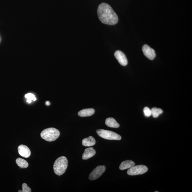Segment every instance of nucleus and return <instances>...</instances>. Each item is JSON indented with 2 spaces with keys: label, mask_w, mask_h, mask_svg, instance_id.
Masks as SVG:
<instances>
[{
  "label": "nucleus",
  "mask_w": 192,
  "mask_h": 192,
  "mask_svg": "<svg viewBox=\"0 0 192 192\" xmlns=\"http://www.w3.org/2000/svg\"><path fill=\"white\" fill-rule=\"evenodd\" d=\"M98 15L100 21L104 24L114 25L119 21L117 15L108 4L102 3L98 6Z\"/></svg>",
  "instance_id": "obj_1"
},
{
  "label": "nucleus",
  "mask_w": 192,
  "mask_h": 192,
  "mask_svg": "<svg viewBox=\"0 0 192 192\" xmlns=\"http://www.w3.org/2000/svg\"><path fill=\"white\" fill-rule=\"evenodd\" d=\"M68 160L64 156L60 157L56 160L53 165V170L56 175L61 176L65 172L68 167Z\"/></svg>",
  "instance_id": "obj_2"
},
{
  "label": "nucleus",
  "mask_w": 192,
  "mask_h": 192,
  "mask_svg": "<svg viewBox=\"0 0 192 192\" xmlns=\"http://www.w3.org/2000/svg\"><path fill=\"white\" fill-rule=\"evenodd\" d=\"M60 135L59 130L54 128H49L44 129L41 133L42 138L48 142L55 141Z\"/></svg>",
  "instance_id": "obj_3"
},
{
  "label": "nucleus",
  "mask_w": 192,
  "mask_h": 192,
  "mask_svg": "<svg viewBox=\"0 0 192 192\" xmlns=\"http://www.w3.org/2000/svg\"><path fill=\"white\" fill-rule=\"evenodd\" d=\"M96 132L100 137L105 139L120 140L121 139V136L113 131L100 129H98Z\"/></svg>",
  "instance_id": "obj_4"
},
{
  "label": "nucleus",
  "mask_w": 192,
  "mask_h": 192,
  "mask_svg": "<svg viewBox=\"0 0 192 192\" xmlns=\"http://www.w3.org/2000/svg\"><path fill=\"white\" fill-rule=\"evenodd\" d=\"M148 170L147 167L144 165H138L129 168L127 173L129 175H141L146 173Z\"/></svg>",
  "instance_id": "obj_5"
},
{
  "label": "nucleus",
  "mask_w": 192,
  "mask_h": 192,
  "mask_svg": "<svg viewBox=\"0 0 192 192\" xmlns=\"http://www.w3.org/2000/svg\"><path fill=\"white\" fill-rule=\"evenodd\" d=\"M106 169V167L104 166H100L96 167L89 175V179L90 180L97 179L102 175Z\"/></svg>",
  "instance_id": "obj_6"
},
{
  "label": "nucleus",
  "mask_w": 192,
  "mask_h": 192,
  "mask_svg": "<svg viewBox=\"0 0 192 192\" xmlns=\"http://www.w3.org/2000/svg\"><path fill=\"white\" fill-rule=\"evenodd\" d=\"M142 50L145 56L149 59L152 60L156 57V54L155 50L147 44H145L143 46Z\"/></svg>",
  "instance_id": "obj_7"
},
{
  "label": "nucleus",
  "mask_w": 192,
  "mask_h": 192,
  "mask_svg": "<svg viewBox=\"0 0 192 192\" xmlns=\"http://www.w3.org/2000/svg\"><path fill=\"white\" fill-rule=\"evenodd\" d=\"M114 56L119 63L122 66H126L128 64V60L125 55L121 51L117 50L114 53Z\"/></svg>",
  "instance_id": "obj_8"
},
{
  "label": "nucleus",
  "mask_w": 192,
  "mask_h": 192,
  "mask_svg": "<svg viewBox=\"0 0 192 192\" xmlns=\"http://www.w3.org/2000/svg\"><path fill=\"white\" fill-rule=\"evenodd\" d=\"M18 152L21 157L27 158L31 155V151L29 147L25 145L21 144L18 147Z\"/></svg>",
  "instance_id": "obj_9"
},
{
  "label": "nucleus",
  "mask_w": 192,
  "mask_h": 192,
  "mask_svg": "<svg viewBox=\"0 0 192 192\" xmlns=\"http://www.w3.org/2000/svg\"><path fill=\"white\" fill-rule=\"evenodd\" d=\"M96 151L92 147L86 148L82 156V159L87 160L93 157L96 154Z\"/></svg>",
  "instance_id": "obj_10"
},
{
  "label": "nucleus",
  "mask_w": 192,
  "mask_h": 192,
  "mask_svg": "<svg viewBox=\"0 0 192 192\" xmlns=\"http://www.w3.org/2000/svg\"><path fill=\"white\" fill-rule=\"evenodd\" d=\"M95 113V110L94 109H83L79 111L78 113V115L80 117H89Z\"/></svg>",
  "instance_id": "obj_11"
},
{
  "label": "nucleus",
  "mask_w": 192,
  "mask_h": 192,
  "mask_svg": "<svg viewBox=\"0 0 192 192\" xmlns=\"http://www.w3.org/2000/svg\"><path fill=\"white\" fill-rule=\"evenodd\" d=\"M135 165V163L131 160H127L121 163L119 167V168L121 170L130 168Z\"/></svg>",
  "instance_id": "obj_12"
},
{
  "label": "nucleus",
  "mask_w": 192,
  "mask_h": 192,
  "mask_svg": "<svg viewBox=\"0 0 192 192\" xmlns=\"http://www.w3.org/2000/svg\"><path fill=\"white\" fill-rule=\"evenodd\" d=\"M82 144L86 147H90L94 146L95 144V140L92 136H90L88 138H84L82 140Z\"/></svg>",
  "instance_id": "obj_13"
},
{
  "label": "nucleus",
  "mask_w": 192,
  "mask_h": 192,
  "mask_svg": "<svg viewBox=\"0 0 192 192\" xmlns=\"http://www.w3.org/2000/svg\"><path fill=\"white\" fill-rule=\"evenodd\" d=\"M106 125L111 128H117L120 127V125L112 117L107 118L106 121Z\"/></svg>",
  "instance_id": "obj_14"
},
{
  "label": "nucleus",
  "mask_w": 192,
  "mask_h": 192,
  "mask_svg": "<svg viewBox=\"0 0 192 192\" xmlns=\"http://www.w3.org/2000/svg\"><path fill=\"white\" fill-rule=\"evenodd\" d=\"M16 163L20 168H26L28 167L27 161L21 158H18L16 160Z\"/></svg>",
  "instance_id": "obj_15"
},
{
  "label": "nucleus",
  "mask_w": 192,
  "mask_h": 192,
  "mask_svg": "<svg viewBox=\"0 0 192 192\" xmlns=\"http://www.w3.org/2000/svg\"><path fill=\"white\" fill-rule=\"evenodd\" d=\"M151 111V115H152L153 117L154 118L158 117L163 112V111L161 109L156 108H153L152 109Z\"/></svg>",
  "instance_id": "obj_16"
},
{
  "label": "nucleus",
  "mask_w": 192,
  "mask_h": 192,
  "mask_svg": "<svg viewBox=\"0 0 192 192\" xmlns=\"http://www.w3.org/2000/svg\"><path fill=\"white\" fill-rule=\"evenodd\" d=\"M25 97L27 99V102L29 103H31L32 100L35 101L36 100V98L35 97V96L32 93H28L27 94L25 95Z\"/></svg>",
  "instance_id": "obj_17"
},
{
  "label": "nucleus",
  "mask_w": 192,
  "mask_h": 192,
  "mask_svg": "<svg viewBox=\"0 0 192 192\" xmlns=\"http://www.w3.org/2000/svg\"><path fill=\"white\" fill-rule=\"evenodd\" d=\"M144 114L146 117H149L151 115V111L148 107H145L144 109Z\"/></svg>",
  "instance_id": "obj_18"
},
{
  "label": "nucleus",
  "mask_w": 192,
  "mask_h": 192,
  "mask_svg": "<svg viewBox=\"0 0 192 192\" xmlns=\"http://www.w3.org/2000/svg\"><path fill=\"white\" fill-rule=\"evenodd\" d=\"M22 192H31L32 190L28 186L27 184L23 183L22 185Z\"/></svg>",
  "instance_id": "obj_19"
},
{
  "label": "nucleus",
  "mask_w": 192,
  "mask_h": 192,
  "mask_svg": "<svg viewBox=\"0 0 192 192\" xmlns=\"http://www.w3.org/2000/svg\"><path fill=\"white\" fill-rule=\"evenodd\" d=\"M50 102H46V106H50Z\"/></svg>",
  "instance_id": "obj_20"
},
{
  "label": "nucleus",
  "mask_w": 192,
  "mask_h": 192,
  "mask_svg": "<svg viewBox=\"0 0 192 192\" xmlns=\"http://www.w3.org/2000/svg\"><path fill=\"white\" fill-rule=\"evenodd\" d=\"M18 192H22V191L21 190H19Z\"/></svg>",
  "instance_id": "obj_21"
}]
</instances>
